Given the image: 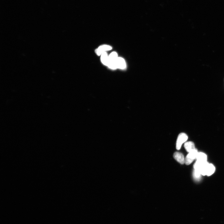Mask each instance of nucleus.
<instances>
[{
  "label": "nucleus",
  "instance_id": "nucleus-1",
  "mask_svg": "<svg viewBox=\"0 0 224 224\" xmlns=\"http://www.w3.org/2000/svg\"><path fill=\"white\" fill-rule=\"evenodd\" d=\"M118 57L117 53L115 51L112 52L109 55L108 66L110 69L113 70L117 69L116 62Z\"/></svg>",
  "mask_w": 224,
  "mask_h": 224
},
{
  "label": "nucleus",
  "instance_id": "nucleus-2",
  "mask_svg": "<svg viewBox=\"0 0 224 224\" xmlns=\"http://www.w3.org/2000/svg\"><path fill=\"white\" fill-rule=\"evenodd\" d=\"M198 153L197 149L196 148L189 152L185 158V163L186 164L189 165L193 162L194 159H196Z\"/></svg>",
  "mask_w": 224,
  "mask_h": 224
},
{
  "label": "nucleus",
  "instance_id": "nucleus-3",
  "mask_svg": "<svg viewBox=\"0 0 224 224\" xmlns=\"http://www.w3.org/2000/svg\"><path fill=\"white\" fill-rule=\"evenodd\" d=\"M188 138L187 135L185 133H182L179 134L176 142V147L177 150H180L182 145L186 142Z\"/></svg>",
  "mask_w": 224,
  "mask_h": 224
},
{
  "label": "nucleus",
  "instance_id": "nucleus-4",
  "mask_svg": "<svg viewBox=\"0 0 224 224\" xmlns=\"http://www.w3.org/2000/svg\"><path fill=\"white\" fill-rule=\"evenodd\" d=\"M112 49L111 46L108 45H102L95 50L96 54L98 55L101 56L102 53L111 50Z\"/></svg>",
  "mask_w": 224,
  "mask_h": 224
},
{
  "label": "nucleus",
  "instance_id": "nucleus-5",
  "mask_svg": "<svg viewBox=\"0 0 224 224\" xmlns=\"http://www.w3.org/2000/svg\"><path fill=\"white\" fill-rule=\"evenodd\" d=\"M116 65L117 69H124L126 67V64L125 60L122 58L118 57L116 62Z\"/></svg>",
  "mask_w": 224,
  "mask_h": 224
},
{
  "label": "nucleus",
  "instance_id": "nucleus-6",
  "mask_svg": "<svg viewBox=\"0 0 224 224\" xmlns=\"http://www.w3.org/2000/svg\"><path fill=\"white\" fill-rule=\"evenodd\" d=\"M173 157L181 164L185 163V158L183 155L180 152H176L173 154Z\"/></svg>",
  "mask_w": 224,
  "mask_h": 224
},
{
  "label": "nucleus",
  "instance_id": "nucleus-7",
  "mask_svg": "<svg viewBox=\"0 0 224 224\" xmlns=\"http://www.w3.org/2000/svg\"><path fill=\"white\" fill-rule=\"evenodd\" d=\"M184 146L186 150L189 153L193 151L195 148L194 143L191 141L186 142L184 144Z\"/></svg>",
  "mask_w": 224,
  "mask_h": 224
},
{
  "label": "nucleus",
  "instance_id": "nucleus-8",
  "mask_svg": "<svg viewBox=\"0 0 224 224\" xmlns=\"http://www.w3.org/2000/svg\"><path fill=\"white\" fill-rule=\"evenodd\" d=\"M197 161L203 162H207V156L204 153L198 152L197 156Z\"/></svg>",
  "mask_w": 224,
  "mask_h": 224
},
{
  "label": "nucleus",
  "instance_id": "nucleus-9",
  "mask_svg": "<svg viewBox=\"0 0 224 224\" xmlns=\"http://www.w3.org/2000/svg\"><path fill=\"white\" fill-rule=\"evenodd\" d=\"M215 167L214 165L208 163L207 167L206 175L208 176H211L215 173Z\"/></svg>",
  "mask_w": 224,
  "mask_h": 224
},
{
  "label": "nucleus",
  "instance_id": "nucleus-10",
  "mask_svg": "<svg viewBox=\"0 0 224 224\" xmlns=\"http://www.w3.org/2000/svg\"><path fill=\"white\" fill-rule=\"evenodd\" d=\"M108 56L106 52H104L102 53L101 55V60L102 63L104 65L107 66L108 62Z\"/></svg>",
  "mask_w": 224,
  "mask_h": 224
},
{
  "label": "nucleus",
  "instance_id": "nucleus-11",
  "mask_svg": "<svg viewBox=\"0 0 224 224\" xmlns=\"http://www.w3.org/2000/svg\"><path fill=\"white\" fill-rule=\"evenodd\" d=\"M202 175L199 170L195 169L193 173V177L195 179L199 180L200 179Z\"/></svg>",
  "mask_w": 224,
  "mask_h": 224
}]
</instances>
